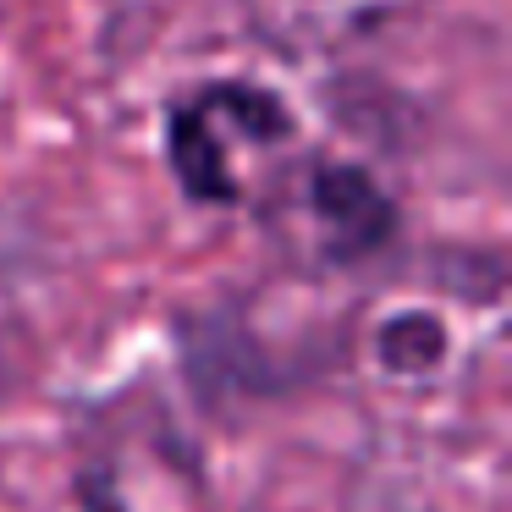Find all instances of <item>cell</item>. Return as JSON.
I'll use <instances>...</instances> for the list:
<instances>
[{
	"instance_id": "1",
	"label": "cell",
	"mask_w": 512,
	"mask_h": 512,
	"mask_svg": "<svg viewBox=\"0 0 512 512\" xmlns=\"http://www.w3.org/2000/svg\"><path fill=\"white\" fill-rule=\"evenodd\" d=\"M298 138V116L270 83L254 78H210L193 83L166 105V171L177 193L199 210H232L248 199L237 149H287Z\"/></svg>"
},
{
	"instance_id": "2",
	"label": "cell",
	"mask_w": 512,
	"mask_h": 512,
	"mask_svg": "<svg viewBox=\"0 0 512 512\" xmlns=\"http://www.w3.org/2000/svg\"><path fill=\"white\" fill-rule=\"evenodd\" d=\"M309 215H314V232H320V259L336 270L375 259L380 248H391L402 232L397 199H391L375 182V171L358 166V160H314Z\"/></svg>"
},
{
	"instance_id": "3",
	"label": "cell",
	"mask_w": 512,
	"mask_h": 512,
	"mask_svg": "<svg viewBox=\"0 0 512 512\" xmlns=\"http://www.w3.org/2000/svg\"><path fill=\"white\" fill-rule=\"evenodd\" d=\"M452 331L435 309H402L375 325V364L397 380H424L446 364Z\"/></svg>"
}]
</instances>
